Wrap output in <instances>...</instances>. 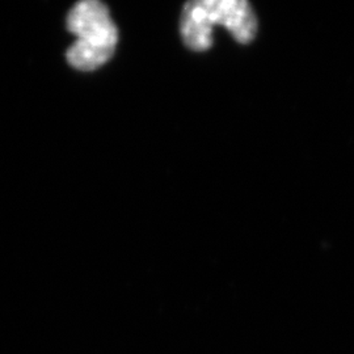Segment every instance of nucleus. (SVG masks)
Listing matches in <instances>:
<instances>
[{
  "instance_id": "obj_2",
  "label": "nucleus",
  "mask_w": 354,
  "mask_h": 354,
  "mask_svg": "<svg viewBox=\"0 0 354 354\" xmlns=\"http://www.w3.org/2000/svg\"><path fill=\"white\" fill-rule=\"evenodd\" d=\"M67 30L75 36L74 44L66 51L71 67L91 73L108 64L118 44V29L109 8L99 0L76 3L66 17Z\"/></svg>"
},
{
  "instance_id": "obj_1",
  "label": "nucleus",
  "mask_w": 354,
  "mask_h": 354,
  "mask_svg": "<svg viewBox=\"0 0 354 354\" xmlns=\"http://www.w3.org/2000/svg\"><path fill=\"white\" fill-rule=\"evenodd\" d=\"M215 26H225L236 42L250 44L259 26L256 13L245 0H192L184 4L180 35L189 50H209Z\"/></svg>"
}]
</instances>
